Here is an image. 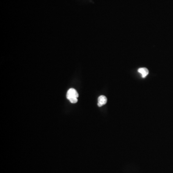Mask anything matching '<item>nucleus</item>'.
Wrapping results in <instances>:
<instances>
[{"mask_svg":"<svg viewBox=\"0 0 173 173\" xmlns=\"http://www.w3.org/2000/svg\"><path fill=\"white\" fill-rule=\"evenodd\" d=\"M66 97L71 103H77L78 102V94L75 89H70L67 91Z\"/></svg>","mask_w":173,"mask_h":173,"instance_id":"nucleus-1","label":"nucleus"},{"mask_svg":"<svg viewBox=\"0 0 173 173\" xmlns=\"http://www.w3.org/2000/svg\"><path fill=\"white\" fill-rule=\"evenodd\" d=\"M107 102V98L105 96L101 95L98 98V105L99 107H102L106 104Z\"/></svg>","mask_w":173,"mask_h":173,"instance_id":"nucleus-2","label":"nucleus"},{"mask_svg":"<svg viewBox=\"0 0 173 173\" xmlns=\"http://www.w3.org/2000/svg\"><path fill=\"white\" fill-rule=\"evenodd\" d=\"M138 72L140 74H141L143 78H145L149 74V70H148V69L145 67L138 69Z\"/></svg>","mask_w":173,"mask_h":173,"instance_id":"nucleus-3","label":"nucleus"}]
</instances>
